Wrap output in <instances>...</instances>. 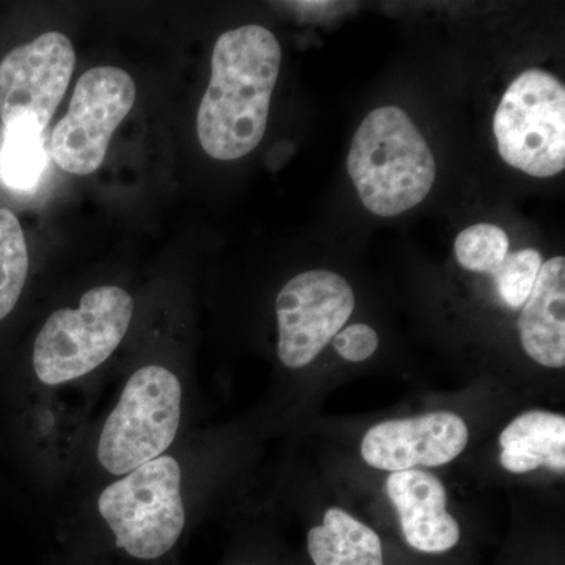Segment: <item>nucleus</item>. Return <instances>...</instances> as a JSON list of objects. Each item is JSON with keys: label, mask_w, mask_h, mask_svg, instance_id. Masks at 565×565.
<instances>
[{"label": "nucleus", "mask_w": 565, "mask_h": 565, "mask_svg": "<svg viewBox=\"0 0 565 565\" xmlns=\"http://www.w3.org/2000/svg\"><path fill=\"white\" fill-rule=\"evenodd\" d=\"M468 438L459 415L433 412L375 424L364 435L362 457L370 467L390 473L444 467L462 455Z\"/></svg>", "instance_id": "nucleus-10"}, {"label": "nucleus", "mask_w": 565, "mask_h": 565, "mask_svg": "<svg viewBox=\"0 0 565 565\" xmlns=\"http://www.w3.org/2000/svg\"><path fill=\"white\" fill-rule=\"evenodd\" d=\"M181 467L172 456L140 465L106 487L98 509L118 548L137 559H158L180 541L185 525Z\"/></svg>", "instance_id": "nucleus-4"}, {"label": "nucleus", "mask_w": 565, "mask_h": 565, "mask_svg": "<svg viewBox=\"0 0 565 565\" xmlns=\"http://www.w3.org/2000/svg\"><path fill=\"white\" fill-rule=\"evenodd\" d=\"M500 462L509 473H531L537 468L564 473L565 416L530 411L516 416L500 435Z\"/></svg>", "instance_id": "nucleus-13"}, {"label": "nucleus", "mask_w": 565, "mask_h": 565, "mask_svg": "<svg viewBox=\"0 0 565 565\" xmlns=\"http://www.w3.org/2000/svg\"><path fill=\"white\" fill-rule=\"evenodd\" d=\"M542 264L544 258L535 248H523L505 256L493 277L498 292L509 308L519 310L525 305L541 273Z\"/></svg>", "instance_id": "nucleus-18"}, {"label": "nucleus", "mask_w": 565, "mask_h": 565, "mask_svg": "<svg viewBox=\"0 0 565 565\" xmlns=\"http://www.w3.org/2000/svg\"><path fill=\"white\" fill-rule=\"evenodd\" d=\"M43 132L39 122L29 117L7 126L0 151V173L10 188L28 191L39 184L47 166Z\"/></svg>", "instance_id": "nucleus-15"}, {"label": "nucleus", "mask_w": 565, "mask_h": 565, "mask_svg": "<svg viewBox=\"0 0 565 565\" xmlns=\"http://www.w3.org/2000/svg\"><path fill=\"white\" fill-rule=\"evenodd\" d=\"M275 308L280 362L300 370L344 329L355 308V294L341 275L308 270L282 286Z\"/></svg>", "instance_id": "nucleus-8"}, {"label": "nucleus", "mask_w": 565, "mask_h": 565, "mask_svg": "<svg viewBox=\"0 0 565 565\" xmlns=\"http://www.w3.org/2000/svg\"><path fill=\"white\" fill-rule=\"evenodd\" d=\"M399 514L405 542L422 553H446L460 541V526L448 512L444 482L424 470L397 471L385 482Z\"/></svg>", "instance_id": "nucleus-11"}, {"label": "nucleus", "mask_w": 565, "mask_h": 565, "mask_svg": "<svg viewBox=\"0 0 565 565\" xmlns=\"http://www.w3.org/2000/svg\"><path fill=\"white\" fill-rule=\"evenodd\" d=\"M280 66L281 46L269 29L244 25L221 35L196 117L206 154L236 161L262 143Z\"/></svg>", "instance_id": "nucleus-1"}, {"label": "nucleus", "mask_w": 565, "mask_h": 565, "mask_svg": "<svg viewBox=\"0 0 565 565\" xmlns=\"http://www.w3.org/2000/svg\"><path fill=\"white\" fill-rule=\"evenodd\" d=\"M136 84L126 71L98 66L82 74L68 114L52 132L51 152L66 173H95L103 166L111 136L136 103Z\"/></svg>", "instance_id": "nucleus-7"}, {"label": "nucleus", "mask_w": 565, "mask_h": 565, "mask_svg": "<svg viewBox=\"0 0 565 565\" xmlns=\"http://www.w3.org/2000/svg\"><path fill=\"white\" fill-rule=\"evenodd\" d=\"M455 253L463 269L493 275L509 255V237L493 223H476L456 237Z\"/></svg>", "instance_id": "nucleus-17"}, {"label": "nucleus", "mask_w": 565, "mask_h": 565, "mask_svg": "<svg viewBox=\"0 0 565 565\" xmlns=\"http://www.w3.org/2000/svg\"><path fill=\"white\" fill-rule=\"evenodd\" d=\"M333 348L348 362H364L377 351L379 334L366 323H352L333 338Z\"/></svg>", "instance_id": "nucleus-19"}, {"label": "nucleus", "mask_w": 565, "mask_h": 565, "mask_svg": "<svg viewBox=\"0 0 565 565\" xmlns=\"http://www.w3.org/2000/svg\"><path fill=\"white\" fill-rule=\"evenodd\" d=\"M132 315L131 294L111 285L85 292L77 308L52 313L33 345L41 384H68L98 370L125 340Z\"/></svg>", "instance_id": "nucleus-3"}, {"label": "nucleus", "mask_w": 565, "mask_h": 565, "mask_svg": "<svg viewBox=\"0 0 565 565\" xmlns=\"http://www.w3.org/2000/svg\"><path fill=\"white\" fill-rule=\"evenodd\" d=\"M348 172L367 211L394 217L429 195L437 166L411 117L401 107L385 106L371 111L356 129Z\"/></svg>", "instance_id": "nucleus-2"}, {"label": "nucleus", "mask_w": 565, "mask_h": 565, "mask_svg": "<svg viewBox=\"0 0 565 565\" xmlns=\"http://www.w3.org/2000/svg\"><path fill=\"white\" fill-rule=\"evenodd\" d=\"M498 151L509 166L534 178L565 169V87L548 71H523L494 111Z\"/></svg>", "instance_id": "nucleus-6"}, {"label": "nucleus", "mask_w": 565, "mask_h": 565, "mask_svg": "<svg viewBox=\"0 0 565 565\" xmlns=\"http://www.w3.org/2000/svg\"><path fill=\"white\" fill-rule=\"evenodd\" d=\"M520 341L531 360L553 370L565 366V259L542 264L519 319Z\"/></svg>", "instance_id": "nucleus-12"}, {"label": "nucleus", "mask_w": 565, "mask_h": 565, "mask_svg": "<svg viewBox=\"0 0 565 565\" xmlns=\"http://www.w3.org/2000/svg\"><path fill=\"white\" fill-rule=\"evenodd\" d=\"M308 553L316 565H384L377 533L338 508L308 533Z\"/></svg>", "instance_id": "nucleus-14"}, {"label": "nucleus", "mask_w": 565, "mask_h": 565, "mask_svg": "<svg viewBox=\"0 0 565 565\" xmlns=\"http://www.w3.org/2000/svg\"><path fill=\"white\" fill-rule=\"evenodd\" d=\"M29 275V252L17 215L0 210V321L17 307Z\"/></svg>", "instance_id": "nucleus-16"}, {"label": "nucleus", "mask_w": 565, "mask_h": 565, "mask_svg": "<svg viewBox=\"0 0 565 565\" xmlns=\"http://www.w3.org/2000/svg\"><path fill=\"white\" fill-rule=\"evenodd\" d=\"M181 407V382L172 371L159 364L137 370L99 435L104 470L125 476L166 455L180 429Z\"/></svg>", "instance_id": "nucleus-5"}, {"label": "nucleus", "mask_w": 565, "mask_h": 565, "mask_svg": "<svg viewBox=\"0 0 565 565\" xmlns=\"http://www.w3.org/2000/svg\"><path fill=\"white\" fill-rule=\"evenodd\" d=\"M76 52L68 36L46 32L14 47L0 62V120L3 128L33 118L46 129L68 88Z\"/></svg>", "instance_id": "nucleus-9"}]
</instances>
